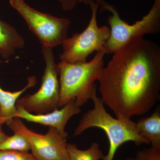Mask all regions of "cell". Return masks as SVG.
Returning a JSON list of instances; mask_svg holds the SVG:
<instances>
[{
    "label": "cell",
    "instance_id": "obj_1",
    "mask_svg": "<svg viewBox=\"0 0 160 160\" xmlns=\"http://www.w3.org/2000/svg\"><path fill=\"white\" fill-rule=\"evenodd\" d=\"M98 81L104 105L119 119L148 112L160 98V48L143 37L113 53Z\"/></svg>",
    "mask_w": 160,
    "mask_h": 160
},
{
    "label": "cell",
    "instance_id": "obj_2",
    "mask_svg": "<svg viewBox=\"0 0 160 160\" xmlns=\"http://www.w3.org/2000/svg\"><path fill=\"white\" fill-rule=\"evenodd\" d=\"M90 99L93 101L94 107L83 115L73 136H78L92 127L102 129L109 142V151L103 160H113L118 148L126 142H134L138 146L150 144L140 134L136 123L131 119L116 118L108 113L102 99L98 96L96 84Z\"/></svg>",
    "mask_w": 160,
    "mask_h": 160
},
{
    "label": "cell",
    "instance_id": "obj_3",
    "mask_svg": "<svg viewBox=\"0 0 160 160\" xmlns=\"http://www.w3.org/2000/svg\"><path fill=\"white\" fill-rule=\"evenodd\" d=\"M105 52H97L89 62L68 63L61 61L59 69L60 107L72 100L81 107L86 104L92 93L94 82L104 68Z\"/></svg>",
    "mask_w": 160,
    "mask_h": 160
},
{
    "label": "cell",
    "instance_id": "obj_4",
    "mask_svg": "<svg viewBox=\"0 0 160 160\" xmlns=\"http://www.w3.org/2000/svg\"><path fill=\"white\" fill-rule=\"evenodd\" d=\"M105 11L112 13L107 20L110 26V36L104 49L106 54L114 53L130 42L145 35L155 34L160 32V0H154L149 12L132 25L121 19L114 5L107 2L103 8V12Z\"/></svg>",
    "mask_w": 160,
    "mask_h": 160
},
{
    "label": "cell",
    "instance_id": "obj_5",
    "mask_svg": "<svg viewBox=\"0 0 160 160\" xmlns=\"http://www.w3.org/2000/svg\"><path fill=\"white\" fill-rule=\"evenodd\" d=\"M52 49L48 46H42L46 67L42 85L35 93L19 98L16 104L17 107L36 114L49 113L60 108V84L58 78L59 69L56 62Z\"/></svg>",
    "mask_w": 160,
    "mask_h": 160
},
{
    "label": "cell",
    "instance_id": "obj_6",
    "mask_svg": "<svg viewBox=\"0 0 160 160\" xmlns=\"http://www.w3.org/2000/svg\"><path fill=\"white\" fill-rule=\"evenodd\" d=\"M90 8L91 18L86 29L81 33H75L67 38L62 44L63 50L59 55L61 61L71 63L86 62L88 57L94 52L104 51L110 38V28L107 26H98V4L93 3Z\"/></svg>",
    "mask_w": 160,
    "mask_h": 160
},
{
    "label": "cell",
    "instance_id": "obj_7",
    "mask_svg": "<svg viewBox=\"0 0 160 160\" xmlns=\"http://www.w3.org/2000/svg\"><path fill=\"white\" fill-rule=\"evenodd\" d=\"M9 4L23 18L42 46L53 48L62 46L67 38L71 24L69 19L38 11L24 0H10Z\"/></svg>",
    "mask_w": 160,
    "mask_h": 160
},
{
    "label": "cell",
    "instance_id": "obj_8",
    "mask_svg": "<svg viewBox=\"0 0 160 160\" xmlns=\"http://www.w3.org/2000/svg\"><path fill=\"white\" fill-rule=\"evenodd\" d=\"M6 124L13 132L22 133L27 139L36 160H69L66 139L54 128L49 127L46 134H41L28 129L19 118L8 120Z\"/></svg>",
    "mask_w": 160,
    "mask_h": 160
},
{
    "label": "cell",
    "instance_id": "obj_9",
    "mask_svg": "<svg viewBox=\"0 0 160 160\" xmlns=\"http://www.w3.org/2000/svg\"><path fill=\"white\" fill-rule=\"evenodd\" d=\"M17 108V113L15 118H19L28 122L52 127L66 139L68 136L65 130L66 124L72 116L81 112V108L76 105L74 100L67 103L61 109H56L46 114H32L21 107Z\"/></svg>",
    "mask_w": 160,
    "mask_h": 160
},
{
    "label": "cell",
    "instance_id": "obj_10",
    "mask_svg": "<svg viewBox=\"0 0 160 160\" xmlns=\"http://www.w3.org/2000/svg\"><path fill=\"white\" fill-rule=\"evenodd\" d=\"M25 45L24 38L17 29L0 19L1 57L5 60H8L15 54L18 49H22Z\"/></svg>",
    "mask_w": 160,
    "mask_h": 160
},
{
    "label": "cell",
    "instance_id": "obj_11",
    "mask_svg": "<svg viewBox=\"0 0 160 160\" xmlns=\"http://www.w3.org/2000/svg\"><path fill=\"white\" fill-rule=\"evenodd\" d=\"M27 80L28 83L26 86L19 91L13 92L5 91L0 86V123L3 125L15 117L17 113L16 104L20 97L27 89L34 87L37 83V78L34 76L29 77Z\"/></svg>",
    "mask_w": 160,
    "mask_h": 160
},
{
    "label": "cell",
    "instance_id": "obj_12",
    "mask_svg": "<svg viewBox=\"0 0 160 160\" xmlns=\"http://www.w3.org/2000/svg\"><path fill=\"white\" fill-rule=\"evenodd\" d=\"M140 134L149 141L151 147H160V108L157 107L150 116L136 123Z\"/></svg>",
    "mask_w": 160,
    "mask_h": 160
},
{
    "label": "cell",
    "instance_id": "obj_13",
    "mask_svg": "<svg viewBox=\"0 0 160 160\" xmlns=\"http://www.w3.org/2000/svg\"><path fill=\"white\" fill-rule=\"evenodd\" d=\"M67 150L69 160H100L105 155L100 149L99 144L93 142L86 150H81L75 144H67Z\"/></svg>",
    "mask_w": 160,
    "mask_h": 160
},
{
    "label": "cell",
    "instance_id": "obj_14",
    "mask_svg": "<svg viewBox=\"0 0 160 160\" xmlns=\"http://www.w3.org/2000/svg\"><path fill=\"white\" fill-rule=\"evenodd\" d=\"M0 150L28 152L30 150V145L23 134L14 132L13 135L8 136L6 139L0 143Z\"/></svg>",
    "mask_w": 160,
    "mask_h": 160
},
{
    "label": "cell",
    "instance_id": "obj_15",
    "mask_svg": "<svg viewBox=\"0 0 160 160\" xmlns=\"http://www.w3.org/2000/svg\"><path fill=\"white\" fill-rule=\"evenodd\" d=\"M62 9L65 11L73 10L80 4L90 6L93 3H97L99 7H102L106 3V0H58Z\"/></svg>",
    "mask_w": 160,
    "mask_h": 160
},
{
    "label": "cell",
    "instance_id": "obj_16",
    "mask_svg": "<svg viewBox=\"0 0 160 160\" xmlns=\"http://www.w3.org/2000/svg\"><path fill=\"white\" fill-rule=\"evenodd\" d=\"M0 160H36L28 152L0 150Z\"/></svg>",
    "mask_w": 160,
    "mask_h": 160
},
{
    "label": "cell",
    "instance_id": "obj_17",
    "mask_svg": "<svg viewBox=\"0 0 160 160\" xmlns=\"http://www.w3.org/2000/svg\"><path fill=\"white\" fill-rule=\"evenodd\" d=\"M135 160H160V147H151L138 151Z\"/></svg>",
    "mask_w": 160,
    "mask_h": 160
},
{
    "label": "cell",
    "instance_id": "obj_18",
    "mask_svg": "<svg viewBox=\"0 0 160 160\" xmlns=\"http://www.w3.org/2000/svg\"><path fill=\"white\" fill-rule=\"evenodd\" d=\"M2 125L3 124L0 123V143L6 139L8 137V136L6 134L5 132L3 130Z\"/></svg>",
    "mask_w": 160,
    "mask_h": 160
},
{
    "label": "cell",
    "instance_id": "obj_19",
    "mask_svg": "<svg viewBox=\"0 0 160 160\" xmlns=\"http://www.w3.org/2000/svg\"><path fill=\"white\" fill-rule=\"evenodd\" d=\"M125 160H135V158H128L126 159Z\"/></svg>",
    "mask_w": 160,
    "mask_h": 160
}]
</instances>
